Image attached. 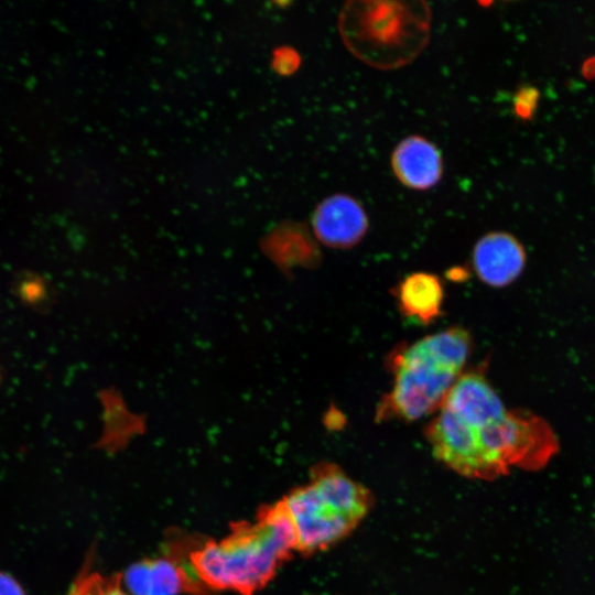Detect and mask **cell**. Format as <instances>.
Segmentation results:
<instances>
[{
  "label": "cell",
  "mask_w": 595,
  "mask_h": 595,
  "mask_svg": "<svg viewBox=\"0 0 595 595\" xmlns=\"http://www.w3.org/2000/svg\"><path fill=\"white\" fill-rule=\"evenodd\" d=\"M473 337L461 326L400 344L388 355L392 382L376 409V421L413 422L437 412L464 372Z\"/></svg>",
  "instance_id": "cell-1"
},
{
  "label": "cell",
  "mask_w": 595,
  "mask_h": 595,
  "mask_svg": "<svg viewBox=\"0 0 595 595\" xmlns=\"http://www.w3.org/2000/svg\"><path fill=\"white\" fill-rule=\"evenodd\" d=\"M296 547L293 521L280 501L260 511L256 523L242 524L220 542L199 548L192 562L207 585L251 595L273 577Z\"/></svg>",
  "instance_id": "cell-2"
},
{
  "label": "cell",
  "mask_w": 595,
  "mask_h": 595,
  "mask_svg": "<svg viewBox=\"0 0 595 595\" xmlns=\"http://www.w3.org/2000/svg\"><path fill=\"white\" fill-rule=\"evenodd\" d=\"M431 20L425 1L351 0L339 11L338 32L356 58L390 71L420 55L430 39Z\"/></svg>",
  "instance_id": "cell-3"
},
{
  "label": "cell",
  "mask_w": 595,
  "mask_h": 595,
  "mask_svg": "<svg viewBox=\"0 0 595 595\" xmlns=\"http://www.w3.org/2000/svg\"><path fill=\"white\" fill-rule=\"evenodd\" d=\"M477 430L483 446L505 474L512 466L541 467L558 450L550 424L528 410H508Z\"/></svg>",
  "instance_id": "cell-4"
},
{
  "label": "cell",
  "mask_w": 595,
  "mask_h": 595,
  "mask_svg": "<svg viewBox=\"0 0 595 595\" xmlns=\"http://www.w3.org/2000/svg\"><path fill=\"white\" fill-rule=\"evenodd\" d=\"M433 455L459 475L491 479L504 475L483 446L477 428L440 409L424 429Z\"/></svg>",
  "instance_id": "cell-5"
},
{
  "label": "cell",
  "mask_w": 595,
  "mask_h": 595,
  "mask_svg": "<svg viewBox=\"0 0 595 595\" xmlns=\"http://www.w3.org/2000/svg\"><path fill=\"white\" fill-rule=\"evenodd\" d=\"M282 504L295 528L296 550L304 554L329 548L357 527L325 502L310 483L288 494Z\"/></svg>",
  "instance_id": "cell-6"
},
{
  "label": "cell",
  "mask_w": 595,
  "mask_h": 595,
  "mask_svg": "<svg viewBox=\"0 0 595 595\" xmlns=\"http://www.w3.org/2000/svg\"><path fill=\"white\" fill-rule=\"evenodd\" d=\"M311 225L314 238L333 249H349L367 234L369 220L364 206L355 197L336 193L314 208Z\"/></svg>",
  "instance_id": "cell-7"
},
{
  "label": "cell",
  "mask_w": 595,
  "mask_h": 595,
  "mask_svg": "<svg viewBox=\"0 0 595 595\" xmlns=\"http://www.w3.org/2000/svg\"><path fill=\"white\" fill-rule=\"evenodd\" d=\"M441 408L477 429L501 419L508 412L482 368L463 372Z\"/></svg>",
  "instance_id": "cell-8"
},
{
  "label": "cell",
  "mask_w": 595,
  "mask_h": 595,
  "mask_svg": "<svg viewBox=\"0 0 595 595\" xmlns=\"http://www.w3.org/2000/svg\"><path fill=\"white\" fill-rule=\"evenodd\" d=\"M527 256L522 244L506 231H490L474 245L472 264L477 278L493 288L513 283L523 272Z\"/></svg>",
  "instance_id": "cell-9"
},
{
  "label": "cell",
  "mask_w": 595,
  "mask_h": 595,
  "mask_svg": "<svg viewBox=\"0 0 595 595\" xmlns=\"http://www.w3.org/2000/svg\"><path fill=\"white\" fill-rule=\"evenodd\" d=\"M391 171L405 187L426 191L434 187L444 171L440 149L429 139L411 134L400 140L390 156Z\"/></svg>",
  "instance_id": "cell-10"
},
{
  "label": "cell",
  "mask_w": 595,
  "mask_h": 595,
  "mask_svg": "<svg viewBox=\"0 0 595 595\" xmlns=\"http://www.w3.org/2000/svg\"><path fill=\"white\" fill-rule=\"evenodd\" d=\"M310 484L325 502L356 526L370 509L369 491L335 464L322 462L315 465L312 468Z\"/></svg>",
  "instance_id": "cell-11"
},
{
  "label": "cell",
  "mask_w": 595,
  "mask_h": 595,
  "mask_svg": "<svg viewBox=\"0 0 595 595\" xmlns=\"http://www.w3.org/2000/svg\"><path fill=\"white\" fill-rule=\"evenodd\" d=\"M393 295L402 316L413 323L429 325L442 315L444 288L436 274L410 273L393 289Z\"/></svg>",
  "instance_id": "cell-12"
},
{
  "label": "cell",
  "mask_w": 595,
  "mask_h": 595,
  "mask_svg": "<svg viewBox=\"0 0 595 595\" xmlns=\"http://www.w3.org/2000/svg\"><path fill=\"white\" fill-rule=\"evenodd\" d=\"M268 253L283 266H312L320 260L314 236L301 223H285L267 240Z\"/></svg>",
  "instance_id": "cell-13"
},
{
  "label": "cell",
  "mask_w": 595,
  "mask_h": 595,
  "mask_svg": "<svg viewBox=\"0 0 595 595\" xmlns=\"http://www.w3.org/2000/svg\"><path fill=\"white\" fill-rule=\"evenodd\" d=\"M184 586L181 569L167 559L147 560L144 595H178Z\"/></svg>",
  "instance_id": "cell-14"
},
{
  "label": "cell",
  "mask_w": 595,
  "mask_h": 595,
  "mask_svg": "<svg viewBox=\"0 0 595 595\" xmlns=\"http://www.w3.org/2000/svg\"><path fill=\"white\" fill-rule=\"evenodd\" d=\"M300 64L301 57L299 53L291 47H282L274 53L273 66L282 75L294 73Z\"/></svg>",
  "instance_id": "cell-15"
},
{
  "label": "cell",
  "mask_w": 595,
  "mask_h": 595,
  "mask_svg": "<svg viewBox=\"0 0 595 595\" xmlns=\"http://www.w3.org/2000/svg\"><path fill=\"white\" fill-rule=\"evenodd\" d=\"M0 595H25V593L13 576L0 572Z\"/></svg>",
  "instance_id": "cell-16"
},
{
  "label": "cell",
  "mask_w": 595,
  "mask_h": 595,
  "mask_svg": "<svg viewBox=\"0 0 595 595\" xmlns=\"http://www.w3.org/2000/svg\"><path fill=\"white\" fill-rule=\"evenodd\" d=\"M104 595H129L119 588H110Z\"/></svg>",
  "instance_id": "cell-17"
}]
</instances>
